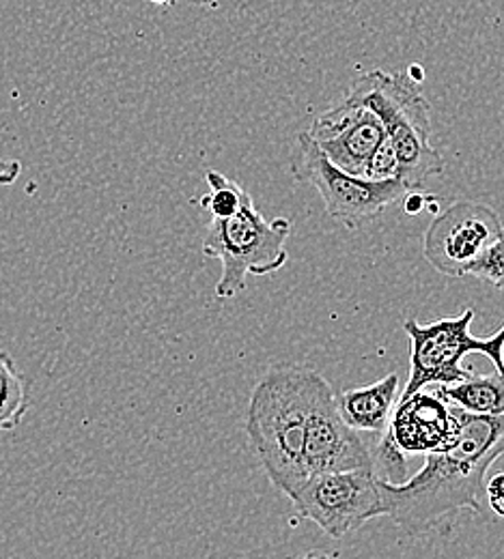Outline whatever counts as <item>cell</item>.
Masks as SVG:
<instances>
[{
  "label": "cell",
  "instance_id": "6da1fadb",
  "mask_svg": "<svg viewBox=\"0 0 504 559\" xmlns=\"http://www.w3.org/2000/svg\"><path fill=\"white\" fill-rule=\"evenodd\" d=\"M457 424L455 441L425 454V465L403 485L377 480L384 512L410 536L433 530L442 519L459 512H483L485 476L504 454V414L474 416L448 405Z\"/></svg>",
  "mask_w": 504,
  "mask_h": 559
},
{
  "label": "cell",
  "instance_id": "7a4b0ae2",
  "mask_svg": "<svg viewBox=\"0 0 504 559\" xmlns=\"http://www.w3.org/2000/svg\"><path fill=\"white\" fill-rule=\"evenodd\" d=\"M324 377L300 366H277L255 385L246 412V439L270 483L285 495L306 480L302 454L310 407Z\"/></svg>",
  "mask_w": 504,
  "mask_h": 559
},
{
  "label": "cell",
  "instance_id": "3957f363",
  "mask_svg": "<svg viewBox=\"0 0 504 559\" xmlns=\"http://www.w3.org/2000/svg\"><path fill=\"white\" fill-rule=\"evenodd\" d=\"M348 97L379 119L399 164V179L410 190L423 188L444 170V159L432 146V104L408 75L368 71L352 84Z\"/></svg>",
  "mask_w": 504,
  "mask_h": 559
},
{
  "label": "cell",
  "instance_id": "277c9868",
  "mask_svg": "<svg viewBox=\"0 0 504 559\" xmlns=\"http://www.w3.org/2000/svg\"><path fill=\"white\" fill-rule=\"evenodd\" d=\"M289 233V219H266L253 199L231 217H212L203 237V254L218 259L222 265L218 299L239 295L246 288V276H270L283 270L288 263Z\"/></svg>",
  "mask_w": 504,
  "mask_h": 559
},
{
  "label": "cell",
  "instance_id": "5b68a950",
  "mask_svg": "<svg viewBox=\"0 0 504 559\" xmlns=\"http://www.w3.org/2000/svg\"><path fill=\"white\" fill-rule=\"evenodd\" d=\"M474 308H466L459 317L439 319L433 323L406 321L403 332L410 338V377L401 392L410 396L427 385H448L472 377L470 368L461 361L470 353L485 355L496 372H504V325L490 338L470 334Z\"/></svg>",
  "mask_w": 504,
  "mask_h": 559
},
{
  "label": "cell",
  "instance_id": "8992f818",
  "mask_svg": "<svg viewBox=\"0 0 504 559\" xmlns=\"http://www.w3.org/2000/svg\"><path fill=\"white\" fill-rule=\"evenodd\" d=\"M291 173L297 181L313 186L330 217L345 228L359 230L377 219L392 203L412 192L401 179L371 181L337 168L308 136L297 134L291 153Z\"/></svg>",
  "mask_w": 504,
  "mask_h": 559
},
{
  "label": "cell",
  "instance_id": "52a82bcc",
  "mask_svg": "<svg viewBox=\"0 0 504 559\" xmlns=\"http://www.w3.org/2000/svg\"><path fill=\"white\" fill-rule=\"evenodd\" d=\"M300 519L341 540L375 516H384V501L373 469H352L308 476L289 495Z\"/></svg>",
  "mask_w": 504,
  "mask_h": 559
},
{
  "label": "cell",
  "instance_id": "ba28073f",
  "mask_svg": "<svg viewBox=\"0 0 504 559\" xmlns=\"http://www.w3.org/2000/svg\"><path fill=\"white\" fill-rule=\"evenodd\" d=\"M503 235V219L490 205L457 201L433 217L423 237V254L435 272L464 278Z\"/></svg>",
  "mask_w": 504,
  "mask_h": 559
},
{
  "label": "cell",
  "instance_id": "9c48e42d",
  "mask_svg": "<svg viewBox=\"0 0 504 559\" xmlns=\"http://www.w3.org/2000/svg\"><path fill=\"white\" fill-rule=\"evenodd\" d=\"M306 478L315 474L371 469V454L359 430L341 418L332 385L324 379L310 407L302 454Z\"/></svg>",
  "mask_w": 504,
  "mask_h": 559
},
{
  "label": "cell",
  "instance_id": "30bf717a",
  "mask_svg": "<svg viewBox=\"0 0 504 559\" xmlns=\"http://www.w3.org/2000/svg\"><path fill=\"white\" fill-rule=\"evenodd\" d=\"M308 136L337 168L366 179L371 159L386 140V132L371 110L345 97L315 117Z\"/></svg>",
  "mask_w": 504,
  "mask_h": 559
},
{
  "label": "cell",
  "instance_id": "8fae6325",
  "mask_svg": "<svg viewBox=\"0 0 504 559\" xmlns=\"http://www.w3.org/2000/svg\"><path fill=\"white\" fill-rule=\"evenodd\" d=\"M388 430L401 452L430 454L455 441L457 424L450 407L439 396L419 390L399 401L392 409Z\"/></svg>",
  "mask_w": 504,
  "mask_h": 559
},
{
  "label": "cell",
  "instance_id": "7c38bea8",
  "mask_svg": "<svg viewBox=\"0 0 504 559\" xmlns=\"http://www.w3.org/2000/svg\"><path fill=\"white\" fill-rule=\"evenodd\" d=\"M397 399H399V374L390 372L388 377L371 385L345 390L337 399V407L341 418L345 419L350 428L384 435L390 426Z\"/></svg>",
  "mask_w": 504,
  "mask_h": 559
},
{
  "label": "cell",
  "instance_id": "4fadbf2b",
  "mask_svg": "<svg viewBox=\"0 0 504 559\" xmlns=\"http://www.w3.org/2000/svg\"><path fill=\"white\" fill-rule=\"evenodd\" d=\"M433 394L446 405H455L474 416H501L504 414V372L435 385Z\"/></svg>",
  "mask_w": 504,
  "mask_h": 559
},
{
  "label": "cell",
  "instance_id": "5bb4252c",
  "mask_svg": "<svg viewBox=\"0 0 504 559\" xmlns=\"http://www.w3.org/2000/svg\"><path fill=\"white\" fill-rule=\"evenodd\" d=\"M28 379L17 368L15 359L0 350V430H15L28 414Z\"/></svg>",
  "mask_w": 504,
  "mask_h": 559
},
{
  "label": "cell",
  "instance_id": "9a60e30c",
  "mask_svg": "<svg viewBox=\"0 0 504 559\" xmlns=\"http://www.w3.org/2000/svg\"><path fill=\"white\" fill-rule=\"evenodd\" d=\"M206 181L210 186V192L199 203L203 210L212 213L214 219H224V217L235 215L250 201V194L239 183H235L233 179L224 177L218 170H208Z\"/></svg>",
  "mask_w": 504,
  "mask_h": 559
},
{
  "label": "cell",
  "instance_id": "2e32d148",
  "mask_svg": "<svg viewBox=\"0 0 504 559\" xmlns=\"http://www.w3.org/2000/svg\"><path fill=\"white\" fill-rule=\"evenodd\" d=\"M371 454V469L379 483L388 485H403L408 480V461L399 445L395 443L390 430H386L379 443L368 450Z\"/></svg>",
  "mask_w": 504,
  "mask_h": 559
},
{
  "label": "cell",
  "instance_id": "e0dca14e",
  "mask_svg": "<svg viewBox=\"0 0 504 559\" xmlns=\"http://www.w3.org/2000/svg\"><path fill=\"white\" fill-rule=\"evenodd\" d=\"M468 276L490 282L499 290H504V235L477 259V263L468 270Z\"/></svg>",
  "mask_w": 504,
  "mask_h": 559
},
{
  "label": "cell",
  "instance_id": "ac0fdd59",
  "mask_svg": "<svg viewBox=\"0 0 504 559\" xmlns=\"http://www.w3.org/2000/svg\"><path fill=\"white\" fill-rule=\"evenodd\" d=\"M485 499L494 510V514L504 519V472L485 483Z\"/></svg>",
  "mask_w": 504,
  "mask_h": 559
},
{
  "label": "cell",
  "instance_id": "d6986e66",
  "mask_svg": "<svg viewBox=\"0 0 504 559\" xmlns=\"http://www.w3.org/2000/svg\"><path fill=\"white\" fill-rule=\"evenodd\" d=\"M22 164L17 159H2L0 157V186H11L20 179Z\"/></svg>",
  "mask_w": 504,
  "mask_h": 559
},
{
  "label": "cell",
  "instance_id": "ffe728a7",
  "mask_svg": "<svg viewBox=\"0 0 504 559\" xmlns=\"http://www.w3.org/2000/svg\"><path fill=\"white\" fill-rule=\"evenodd\" d=\"M423 207H425V199H423V194H419V192H408V194H406V211H408L410 215L421 213Z\"/></svg>",
  "mask_w": 504,
  "mask_h": 559
},
{
  "label": "cell",
  "instance_id": "44dd1931",
  "mask_svg": "<svg viewBox=\"0 0 504 559\" xmlns=\"http://www.w3.org/2000/svg\"><path fill=\"white\" fill-rule=\"evenodd\" d=\"M297 559H330L326 554H317V551H310V554H306V556H302V558Z\"/></svg>",
  "mask_w": 504,
  "mask_h": 559
},
{
  "label": "cell",
  "instance_id": "7402d4cb",
  "mask_svg": "<svg viewBox=\"0 0 504 559\" xmlns=\"http://www.w3.org/2000/svg\"><path fill=\"white\" fill-rule=\"evenodd\" d=\"M188 2H192V4H214L216 0H188Z\"/></svg>",
  "mask_w": 504,
  "mask_h": 559
},
{
  "label": "cell",
  "instance_id": "603a6c76",
  "mask_svg": "<svg viewBox=\"0 0 504 559\" xmlns=\"http://www.w3.org/2000/svg\"><path fill=\"white\" fill-rule=\"evenodd\" d=\"M149 2H153V4H168L171 0H149Z\"/></svg>",
  "mask_w": 504,
  "mask_h": 559
}]
</instances>
